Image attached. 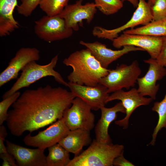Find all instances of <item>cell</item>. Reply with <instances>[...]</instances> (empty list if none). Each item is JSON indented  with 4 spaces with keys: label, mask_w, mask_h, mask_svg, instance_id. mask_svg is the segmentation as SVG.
Listing matches in <instances>:
<instances>
[{
    "label": "cell",
    "mask_w": 166,
    "mask_h": 166,
    "mask_svg": "<svg viewBox=\"0 0 166 166\" xmlns=\"http://www.w3.org/2000/svg\"><path fill=\"white\" fill-rule=\"evenodd\" d=\"M136 9L131 19L124 25L116 28L107 30L99 26H96L92 34L99 38L107 39L112 41L118 36V34L126 29L141 25L144 26L153 20L151 6L145 0H138Z\"/></svg>",
    "instance_id": "ba28073f"
},
{
    "label": "cell",
    "mask_w": 166,
    "mask_h": 166,
    "mask_svg": "<svg viewBox=\"0 0 166 166\" xmlns=\"http://www.w3.org/2000/svg\"><path fill=\"white\" fill-rule=\"evenodd\" d=\"M21 93L18 91L5 99L0 102V125L6 121L8 116V110L9 107L17 100Z\"/></svg>",
    "instance_id": "484cf974"
},
{
    "label": "cell",
    "mask_w": 166,
    "mask_h": 166,
    "mask_svg": "<svg viewBox=\"0 0 166 166\" xmlns=\"http://www.w3.org/2000/svg\"><path fill=\"white\" fill-rule=\"evenodd\" d=\"M75 97L70 91L49 85L26 90L8 112V128L15 136L26 131L31 133L62 117Z\"/></svg>",
    "instance_id": "6da1fadb"
},
{
    "label": "cell",
    "mask_w": 166,
    "mask_h": 166,
    "mask_svg": "<svg viewBox=\"0 0 166 166\" xmlns=\"http://www.w3.org/2000/svg\"><path fill=\"white\" fill-rule=\"evenodd\" d=\"M144 61L148 64L149 67L144 76L138 78L137 90L142 96H148L153 100H155L160 87L159 84H156V82L166 75V69L159 64L156 59L150 58Z\"/></svg>",
    "instance_id": "5bb4252c"
},
{
    "label": "cell",
    "mask_w": 166,
    "mask_h": 166,
    "mask_svg": "<svg viewBox=\"0 0 166 166\" xmlns=\"http://www.w3.org/2000/svg\"><path fill=\"white\" fill-rule=\"evenodd\" d=\"M91 142L90 131L78 129L70 130L58 143L76 156L80 153L84 146L88 145Z\"/></svg>",
    "instance_id": "d6986e66"
},
{
    "label": "cell",
    "mask_w": 166,
    "mask_h": 166,
    "mask_svg": "<svg viewBox=\"0 0 166 166\" xmlns=\"http://www.w3.org/2000/svg\"><path fill=\"white\" fill-rule=\"evenodd\" d=\"M152 110L156 112L158 115V120L152 134V139L149 143L154 145L159 132L163 128H166V93L163 99L154 104Z\"/></svg>",
    "instance_id": "603a6c76"
},
{
    "label": "cell",
    "mask_w": 166,
    "mask_h": 166,
    "mask_svg": "<svg viewBox=\"0 0 166 166\" xmlns=\"http://www.w3.org/2000/svg\"><path fill=\"white\" fill-rule=\"evenodd\" d=\"M123 33L156 37L166 36V19L152 21L146 25L126 30Z\"/></svg>",
    "instance_id": "44dd1931"
},
{
    "label": "cell",
    "mask_w": 166,
    "mask_h": 166,
    "mask_svg": "<svg viewBox=\"0 0 166 166\" xmlns=\"http://www.w3.org/2000/svg\"><path fill=\"white\" fill-rule=\"evenodd\" d=\"M124 151L114 159L113 165L115 166H134L131 162L125 158L123 155Z\"/></svg>",
    "instance_id": "1f68e13d"
},
{
    "label": "cell",
    "mask_w": 166,
    "mask_h": 166,
    "mask_svg": "<svg viewBox=\"0 0 166 166\" xmlns=\"http://www.w3.org/2000/svg\"><path fill=\"white\" fill-rule=\"evenodd\" d=\"M116 100H120L122 102L125 109L126 116L123 119L115 121V124L124 129L128 128L129 118L137 108L141 105H148L153 100L150 97L142 96L135 88L127 91L122 89L113 93L109 96L106 103Z\"/></svg>",
    "instance_id": "30bf717a"
},
{
    "label": "cell",
    "mask_w": 166,
    "mask_h": 166,
    "mask_svg": "<svg viewBox=\"0 0 166 166\" xmlns=\"http://www.w3.org/2000/svg\"><path fill=\"white\" fill-rule=\"evenodd\" d=\"M162 37L163 42L161 49L156 60L160 65L166 67V36Z\"/></svg>",
    "instance_id": "f546056e"
},
{
    "label": "cell",
    "mask_w": 166,
    "mask_h": 166,
    "mask_svg": "<svg viewBox=\"0 0 166 166\" xmlns=\"http://www.w3.org/2000/svg\"><path fill=\"white\" fill-rule=\"evenodd\" d=\"M21 4L17 6L18 13L25 17L29 16L39 5L41 0H20Z\"/></svg>",
    "instance_id": "4316f807"
},
{
    "label": "cell",
    "mask_w": 166,
    "mask_h": 166,
    "mask_svg": "<svg viewBox=\"0 0 166 166\" xmlns=\"http://www.w3.org/2000/svg\"><path fill=\"white\" fill-rule=\"evenodd\" d=\"M70 130L63 117L46 129L39 132L35 136H32L30 133L24 137L23 141L27 146L45 150L46 148L58 143L68 134Z\"/></svg>",
    "instance_id": "9c48e42d"
},
{
    "label": "cell",
    "mask_w": 166,
    "mask_h": 166,
    "mask_svg": "<svg viewBox=\"0 0 166 166\" xmlns=\"http://www.w3.org/2000/svg\"><path fill=\"white\" fill-rule=\"evenodd\" d=\"M47 166H67L70 162L69 152L59 143L48 148Z\"/></svg>",
    "instance_id": "7402d4cb"
},
{
    "label": "cell",
    "mask_w": 166,
    "mask_h": 166,
    "mask_svg": "<svg viewBox=\"0 0 166 166\" xmlns=\"http://www.w3.org/2000/svg\"><path fill=\"white\" fill-rule=\"evenodd\" d=\"M128 0L131 1H136L137 0Z\"/></svg>",
    "instance_id": "836d02e7"
},
{
    "label": "cell",
    "mask_w": 166,
    "mask_h": 166,
    "mask_svg": "<svg viewBox=\"0 0 166 166\" xmlns=\"http://www.w3.org/2000/svg\"><path fill=\"white\" fill-rule=\"evenodd\" d=\"M73 31L66 25L64 19L57 15H46L35 22V34L40 39L49 42L68 38Z\"/></svg>",
    "instance_id": "8992f818"
},
{
    "label": "cell",
    "mask_w": 166,
    "mask_h": 166,
    "mask_svg": "<svg viewBox=\"0 0 166 166\" xmlns=\"http://www.w3.org/2000/svg\"><path fill=\"white\" fill-rule=\"evenodd\" d=\"M63 62L73 69L67 76L69 82L81 85L96 86L109 70L103 67L87 48L72 53Z\"/></svg>",
    "instance_id": "7a4b0ae2"
},
{
    "label": "cell",
    "mask_w": 166,
    "mask_h": 166,
    "mask_svg": "<svg viewBox=\"0 0 166 166\" xmlns=\"http://www.w3.org/2000/svg\"><path fill=\"white\" fill-rule=\"evenodd\" d=\"M83 0H78L75 3L68 5L58 15L63 18L66 25L73 31H77L79 26H83V20L89 24L93 20L97 11L94 3H82Z\"/></svg>",
    "instance_id": "7c38bea8"
},
{
    "label": "cell",
    "mask_w": 166,
    "mask_h": 166,
    "mask_svg": "<svg viewBox=\"0 0 166 166\" xmlns=\"http://www.w3.org/2000/svg\"><path fill=\"white\" fill-rule=\"evenodd\" d=\"M112 41L113 46L116 48L127 45L138 47L146 51L151 58L156 59L161 49L163 38L162 37L123 33Z\"/></svg>",
    "instance_id": "8fae6325"
},
{
    "label": "cell",
    "mask_w": 166,
    "mask_h": 166,
    "mask_svg": "<svg viewBox=\"0 0 166 166\" xmlns=\"http://www.w3.org/2000/svg\"><path fill=\"white\" fill-rule=\"evenodd\" d=\"M94 2L97 8L107 15L117 13L123 6L121 0H94Z\"/></svg>",
    "instance_id": "d4e9b609"
},
{
    "label": "cell",
    "mask_w": 166,
    "mask_h": 166,
    "mask_svg": "<svg viewBox=\"0 0 166 166\" xmlns=\"http://www.w3.org/2000/svg\"><path fill=\"white\" fill-rule=\"evenodd\" d=\"M151 9L153 21L166 19V0H155Z\"/></svg>",
    "instance_id": "83f0119b"
},
{
    "label": "cell",
    "mask_w": 166,
    "mask_h": 166,
    "mask_svg": "<svg viewBox=\"0 0 166 166\" xmlns=\"http://www.w3.org/2000/svg\"><path fill=\"white\" fill-rule=\"evenodd\" d=\"M68 87L76 97L86 102L92 110L97 111L105 106L109 96L108 88L100 83L96 86H91L69 82Z\"/></svg>",
    "instance_id": "9a60e30c"
},
{
    "label": "cell",
    "mask_w": 166,
    "mask_h": 166,
    "mask_svg": "<svg viewBox=\"0 0 166 166\" xmlns=\"http://www.w3.org/2000/svg\"><path fill=\"white\" fill-rule=\"evenodd\" d=\"M124 149L123 145L103 143L95 139L86 149L71 160L67 166H112L115 158Z\"/></svg>",
    "instance_id": "3957f363"
},
{
    "label": "cell",
    "mask_w": 166,
    "mask_h": 166,
    "mask_svg": "<svg viewBox=\"0 0 166 166\" xmlns=\"http://www.w3.org/2000/svg\"><path fill=\"white\" fill-rule=\"evenodd\" d=\"M155 0H148V2L149 4L151 6L153 4Z\"/></svg>",
    "instance_id": "d6a6232c"
},
{
    "label": "cell",
    "mask_w": 166,
    "mask_h": 166,
    "mask_svg": "<svg viewBox=\"0 0 166 166\" xmlns=\"http://www.w3.org/2000/svg\"><path fill=\"white\" fill-rule=\"evenodd\" d=\"M40 51L35 47H22L16 53L6 68L0 74V86L17 78L19 72L30 62L39 60Z\"/></svg>",
    "instance_id": "4fadbf2b"
},
{
    "label": "cell",
    "mask_w": 166,
    "mask_h": 166,
    "mask_svg": "<svg viewBox=\"0 0 166 166\" xmlns=\"http://www.w3.org/2000/svg\"><path fill=\"white\" fill-rule=\"evenodd\" d=\"M100 109L101 111V117L94 129L95 139L103 143H112V140L108 133L109 127L110 124L117 119V113L121 112L125 113V109L121 101L112 107L107 108L104 106Z\"/></svg>",
    "instance_id": "ac0fdd59"
},
{
    "label": "cell",
    "mask_w": 166,
    "mask_h": 166,
    "mask_svg": "<svg viewBox=\"0 0 166 166\" xmlns=\"http://www.w3.org/2000/svg\"><path fill=\"white\" fill-rule=\"evenodd\" d=\"M69 0H41L39 6L47 15L53 16L59 14L68 5Z\"/></svg>",
    "instance_id": "cb8c5ba5"
},
{
    "label": "cell",
    "mask_w": 166,
    "mask_h": 166,
    "mask_svg": "<svg viewBox=\"0 0 166 166\" xmlns=\"http://www.w3.org/2000/svg\"><path fill=\"white\" fill-rule=\"evenodd\" d=\"M6 142L8 152L14 156L18 166H47L44 150L23 147L7 140Z\"/></svg>",
    "instance_id": "e0dca14e"
},
{
    "label": "cell",
    "mask_w": 166,
    "mask_h": 166,
    "mask_svg": "<svg viewBox=\"0 0 166 166\" xmlns=\"http://www.w3.org/2000/svg\"><path fill=\"white\" fill-rule=\"evenodd\" d=\"M138 61L134 60L129 65L122 64L115 69H109L107 75L102 78L99 83L108 89L109 93L134 87L141 73Z\"/></svg>",
    "instance_id": "5b68a950"
},
{
    "label": "cell",
    "mask_w": 166,
    "mask_h": 166,
    "mask_svg": "<svg viewBox=\"0 0 166 166\" xmlns=\"http://www.w3.org/2000/svg\"><path fill=\"white\" fill-rule=\"evenodd\" d=\"M90 106L78 97L64 111L63 117L70 130L81 129L90 131L94 127L95 116Z\"/></svg>",
    "instance_id": "52a82bcc"
},
{
    "label": "cell",
    "mask_w": 166,
    "mask_h": 166,
    "mask_svg": "<svg viewBox=\"0 0 166 166\" xmlns=\"http://www.w3.org/2000/svg\"><path fill=\"white\" fill-rule=\"evenodd\" d=\"M80 44L89 49L101 66L105 69H107L112 62L129 52L144 51L141 48L130 45L124 46L121 50H113L107 48L105 45L98 42H87L81 41Z\"/></svg>",
    "instance_id": "2e32d148"
},
{
    "label": "cell",
    "mask_w": 166,
    "mask_h": 166,
    "mask_svg": "<svg viewBox=\"0 0 166 166\" xmlns=\"http://www.w3.org/2000/svg\"><path fill=\"white\" fill-rule=\"evenodd\" d=\"M7 135V132L5 127L2 125L0 126V154L7 152L6 146L5 145L4 141Z\"/></svg>",
    "instance_id": "4dcf8cb0"
},
{
    "label": "cell",
    "mask_w": 166,
    "mask_h": 166,
    "mask_svg": "<svg viewBox=\"0 0 166 166\" xmlns=\"http://www.w3.org/2000/svg\"><path fill=\"white\" fill-rule=\"evenodd\" d=\"M58 57V54L56 55L49 63L45 65H39L35 61L29 63L22 70L21 75L17 81L3 95L2 99L6 98L22 88L29 87L38 80L47 76H52L59 83L68 87V83L64 80L59 73L54 69Z\"/></svg>",
    "instance_id": "277c9868"
},
{
    "label": "cell",
    "mask_w": 166,
    "mask_h": 166,
    "mask_svg": "<svg viewBox=\"0 0 166 166\" xmlns=\"http://www.w3.org/2000/svg\"><path fill=\"white\" fill-rule=\"evenodd\" d=\"M0 157L3 160L2 166H18L14 156L8 152L0 154Z\"/></svg>",
    "instance_id": "f1b7e54d"
},
{
    "label": "cell",
    "mask_w": 166,
    "mask_h": 166,
    "mask_svg": "<svg viewBox=\"0 0 166 166\" xmlns=\"http://www.w3.org/2000/svg\"><path fill=\"white\" fill-rule=\"evenodd\" d=\"M17 0H0V36L10 35L20 25L14 17L15 7L17 6Z\"/></svg>",
    "instance_id": "ffe728a7"
}]
</instances>
